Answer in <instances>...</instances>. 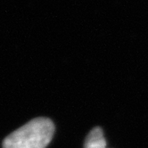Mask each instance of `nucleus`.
<instances>
[{
  "label": "nucleus",
  "instance_id": "1",
  "mask_svg": "<svg viewBox=\"0 0 148 148\" xmlns=\"http://www.w3.org/2000/svg\"><path fill=\"white\" fill-rule=\"evenodd\" d=\"M54 133L55 125L50 119L36 118L7 136L3 148H46Z\"/></svg>",
  "mask_w": 148,
  "mask_h": 148
},
{
  "label": "nucleus",
  "instance_id": "2",
  "mask_svg": "<svg viewBox=\"0 0 148 148\" xmlns=\"http://www.w3.org/2000/svg\"><path fill=\"white\" fill-rule=\"evenodd\" d=\"M84 148H106V140L101 128L96 127L87 136Z\"/></svg>",
  "mask_w": 148,
  "mask_h": 148
}]
</instances>
